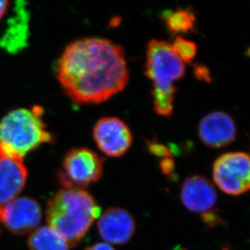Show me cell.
I'll use <instances>...</instances> for the list:
<instances>
[{"label":"cell","mask_w":250,"mask_h":250,"mask_svg":"<svg viewBox=\"0 0 250 250\" xmlns=\"http://www.w3.org/2000/svg\"><path fill=\"white\" fill-rule=\"evenodd\" d=\"M57 77L77 104H100L122 92L129 81L123 46L104 38L69 44L60 57Z\"/></svg>","instance_id":"obj_1"},{"label":"cell","mask_w":250,"mask_h":250,"mask_svg":"<svg viewBox=\"0 0 250 250\" xmlns=\"http://www.w3.org/2000/svg\"><path fill=\"white\" fill-rule=\"evenodd\" d=\"M100 213L101 208L88 192L68 187L48 202L46 220L69 246H75L84 237Z\"/></svg>","instance_id":"obj_2"},{"label":"cell","mask_w":250,"mask_h":250,"mask_svg":"<svg viewBox=\"0 0 250 250\" xmlns=\"http://www.w3.org/2000/svg\"><path fill=\"white\" fill-rule=\"evenodd\" d=\"M42 113L39 106L16 109L0 121V156L23 160L40 144L51 141Z\"/></svg>","instance_id":"obj_3"},{"label":"cell","mask_w":250,"mask_h":250,"mask_svg":"<svg viewBox=\"0 0 250 250\" xmlns=\"http://www.w3.org/2000/svg\"><path fill=\"white\" fill-rule=\"evenodd\" d=\"M185 64L175 54L170 43L151 39L146 45L145 75L152 82V88L168 89L173 82L184 76Z\"/></svg>","instance_id":"obj_4"},{"label":"cell","mask_w":250,"mask_h":250,"mask_svg":"<svg viewBox=\"0 0 250 250\" xmlns=\"http://www.w3.org/2000/svg\"><path fill=\"white\" fill-rule=\"evenodd\" d=\"M250 156L245 151H230L219 156L213 165V179L224 193L239 196L250 187Z\"/></svg>","instance_id":"obj_5"},{"label":"cell","mask_w":250,"mask_h":250,"mask_svg":"<svg viewBox=\"0 0 250 250\" xmlns=\"http://www.w3.org/2000/svg\"><path fill=\"white\" fill-rule=\"evenodd\" d=\"M104 161L102 156L89 148L69 151L62 161L61 182L64 188L87 187L98 182L103 174Z\"/></svg>","instance_id":"obj_6"},{"label":"cell","mask_w":250,"mask_h":250,"mask_svg":"<svg viewBox=\"0 0 250 250\" xmlns=\"http://www.w3.org/2000/svg\"><path fill=\"white\" fill-rule=\"evenodd\" d=\"M93 138L100 150L110 157L124 156L133 143L130 127L117 117L100 118L93 127Z\"/></svg>","instance_id":"obj_7"},{"label":"cell","mask_w":250,"mask_h":250,"mask_svg":"<svg viewBox=\"0 0 250 250\" xmlns=\"http://www.w3.org/2000/svg\"><path fill=\"white\" fill-rule=\"evenodd\" d=\"M42 220V210L38 202L22 197L0 205V221L10 231L24 235L35 231Z\"/></svg>","instance_id":"obj_8"},{"label":"cell","mask_w":250,"mask_h":250,"mask_svg":"<svg viewBox=\"0 0 250 250\" xmlns=\"http://www.w3.org/2000/svg\"><path fill=\"white\" fill-rule=\"evenodd\" d=\"M180 198L183 205L202 216L214 212L217 203V192L212 182L202 175L187 177L182 183Z\"/></svg>","instance_id":"obj_9"},{"label":"cell","mask_w":250,"mask_h":250,"mask_svg":"<svg viewBox=\"0 0 250 250\" xmlns=\"http://www.w3.org/2000/svg\"><path fill=\"white\" fill-rule=\"evenodd\" d=\"M100 236L109 245H124L132 238L136 229L135 219L120 208L107 209L97 223Z\"/></svg>","instance_id":"obj_10"},{"label":"cell","mask_w":250,"mask_h":250,"mask_svg":"<svg viewBox=\"0 0 250 250\" xmlns=\"http://www.w3.org/2000/svg\"><path fill=\"white\" fill-rule=\"evenodd\" d=\"M198 135L206 146L211 148L224 147L236 139V123L229 113L210 112L201 119Z\"/></svg>","instance_id":"obj_11"},{"label":"cell","mask_w":250,"mask_h":250,"mask_svg":"<svg viewBox=\"0 0 250 250\" xmlns=\"http://www.w3.org/2000/svg\"><path fill=\"white\" fill-rule=\"evenodd\" d=\"M27 175L22 159L0 156V205L13 200L22 191Z\"/></svg>","instance_id":"obj_12"},{"label":"cell","mask_w":250,"mask_h":250,"mask_svg":"<svg viewBox=\"0 0 250 250\" xmlns=\"http://www.w3.org/2000/svg\"><path fill=\"white\" fill-rule=\"evenodd\" d=\"M30 250H69L65 239L50 226L36 229L28 239Z\"/></svg>","instance_id":"obj_13"},{"label":"cell","mask_w":250,"mask_h":250,"mask_svg":"<svg viewBox=\"0 0 250 250\" xmlns=\"http://www.w3.org/2000/svg\"><path fill=\"white\" fill-rule=\"evenodd\" d=\"M162 18L170 33H186L194 28L196 17L189 7H178L173 11H166L162 13Z\"/></svg>","instance_id":"obj_14"},{"label":"cell","mask_w":250,"mask_h":250,"mask_svg":"<svg viewBox=\"0 0 250 250\" xmlns=\"http://www.w3.org/2000/svg\"><path fill=\"white\" fill-rule=\"evenodd\" d=\"M176 92V87L169 89H151V95L153 97L154 110L157 114L163 117H170L172 115Z\"/></svg>","instance_id":"obj_15"},{"label":"cell","mask_w":250,"mask_h":250,"mask_svg":"<svg viewBox=\"0 0 250 250\" xmlns=\"http://www.w3.org/2000/svg\"><path fill=\"white\" fill-rule=\"evenodd\" d=\"M172 50L183 62H191L198 52V46L194 42L177 36L173 41Z\"/></svg>","instance_id":"obj_16"},{"label":"cell","mask_w":250,"mask_h":250,"mask_svg":"<svg viewBox=\"0 0 250 250\" xmlns=\"http://www.w3.org/2000/svg\"><path fill=\"white\" fill-rule=\"evenodd\" d=\"M146 145L149 152L156 157H161V159L172 157V151L166 144L160 143L156 139L146 140Z\"/></svg>","instance_id":"obj_17"},{"label":"cell","mask_w":250,"mask_h":250,"mask_svg":"<svg viewBox=\"0 0 250 250\" xmlns=\"http://www.w3.org/2000/svg\"><path fill=\"white\" fill-rule=\"evenodd\" d=\"M193 67H194V76L198 80L205 81L208 83L211 81V75L208 66H205L204 64L195 63L193 65Z\"/></svg>","instance_id":"obj_18"},{"label":"cell","mask_w":250,"mask_h":250,"mask_svg":"<svg viewBox=\"0 0 250 250\" xmlns=\"http://www.w3.org/2000/svg\"><path fill=\"white\" fill-rule=\"evenodd\" d=\"M160 167L164 174L166 176L172 175L174 172L175 162L172 157L161 159L160 161Z\"/></svg>","instance_id":"obj_19"},{"label":"cell","mask_w":250,"mask_h":250,"mask_svg":"<svg viewBox=\"0 0 250 250\" xmlns=\"http://www.w3.org/2000/svg\"><path fill=\"white\" fill-rule=\"evenodd\" d=\"M85 250H115L109 244L105 242H99V243L95 244L93 246L87 247Z\"/></svg>","instance_id":"obj_20"},{"label":"cell","mask_w":250,"mask_h":250,"mask_svg":"<svg viewBox=\"0 0 250 250\" xmlns=\"http://www.w3.org/2000/svg\"><path fill=\"white\" fill-rule=\"evenodd\" d=\"M8 5H9V2L6 0H0V19L3 17L5 12H7Z\"/></svg>","instance_id":"obj_21"},{"label":"cell","mask_w":250,"mask_h":250,"mask_svg":"<svg viewBox=\"0 0 250 250\" xmlns=\"http://www.w3.org/2000/svg\"><path fill=\"white\" fill-rule=\"evenodd\" d=\"M231 250V248H230V247H224V248H222V250Z\"/></svg>","instance_id":"obj_22"},{"label":"cell","mask_w":250,"mask_h":250,"mask_svg":"<svg viewBox=\"0 0 250 250\" xmlns=\"http://www.w3.org/2000/svg\"><path fill=\"white\" fill-rule=\"evenodd\" d=\"M175 250H185V249L180 248V247H178V248L176 249Z\"/></svg>","instance_id":"obj_23"}]
</instances>
